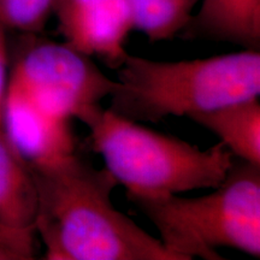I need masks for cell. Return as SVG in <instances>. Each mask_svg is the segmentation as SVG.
<instances>
[{
	"label": "cell",
	"mask_w": 260,
	"mask_h": 260,
	"mask_svg": "<svg viewBox=\"0 0 260 260\" xmlns=\"http://www.w3.org/2000/svg\"><path fill=\"white\" fill-rule=\"evenodd\" d=\"M38 193L34 230L47 260H176L158 237L116 209L109 171L74 153L29 167Z\"/></svg>",
	"instance_id": "obj_1"
},
{
	"label": "cell",
	"mask_w": 260,
	"mask_h": 260,
	"mask_svg": "<svg viewBox=\"0 0 260 260\" xmlns=\"http://www.w3.org/2000/svg\"><path fill=\"white\" fill-rule=\"evenodd\" d=\"M116 71L110 110L135 122L190 117L260 95L259 50L178 61L128 54Z\"/></svg>",
	"instance_id": "obj_2"
},
{
	"label": "cell",
	"mask_w": 260,
	"mask_h": 260,
	"mask_svg": "<svg viewBox=\"0 0 260 260\" xmlns=\"http://www.w3.org/2000/svg\"><path fill=\"white\" fill-rule=\"evenodd\" d=\"M88 141L126 198H153L216 188L235 157L222 142L201 149L99 106L82 122Z\"/></svg>",
	"instance_id": "obj_3"
},
{
	"label": "cell",
	"mask_w": 260,
	"mask_h": 260,
	"mask_svg": "<svg viewBox=\"0 0 260 260\" xmlns=\"http://www.w3.org/2000/svg\"><path fill=\"white\" fill-rule=\"evenodd\" d=\"M212 193L128 200L157 229L176 260H220L219 248L260 256V167L235 159Z\"/></svg>",
	"instance_id": "obj_4"
},
{
	"label": "cell",
	"mask_w": 260,
	"mask_h": 260,
	"mask_svg": "<svg viewBox=\"0 0 260 260\" xmlns=\"http://www.w3.org/2000/svg\"><path fill=\"white\" fill-rule=\"evenodd\" d=\"M24 35L11 58L9 89L40 111L83 122L115 90L117 81L109 79L92 58L65 42Z\"/></svg>",
	"instance_id": "obj_5"
},
{
	"label": "cell",
	"mask_w": 260,
	"mask_h": 260,
	"mask_svg": "<svg viewBox=\"0 0 260 260\" xmlns=\"http://www.w3.org/2000/svg\"><path fill=\"white\" fill-rule=\"evenodd\" d=\"M53 14L65 44L84 56L117 70L129 54L134 18L128 0H57Z\"/></svg>",
	"instance_id": "obj_6"
},
{
	"label": "cell",
	"mask_w": 260,
	"mask_h": 260,
	"mask_svg": "<svg viewBox=\"0 0 260 260\" xmlns=\"http://www.w3.org/2000/svg\"><path fill=\"white\" fill-rule=\"evenodd\" d=\"M3 124L6 138L29 167H41L77 152L71 122L46 115L8 88Z\"/></svg>",
	"instance_id": "obj_7"
},
{
	"label": "cell",
	"mask_w": 260,
	"mask_h": 260,
	"mask_svg": "<svg viewBox=\"0 0 260 260\" xmlns=\"http://www.w3.org/2000/svg\"><path fill=\"white\" fill-rule=\"evenodd\" d=\"M37 211L38 193L30 168L5 133H0V226L14 233L35 234Z\"/></svg>",
	"instance_id": "obj_8"
},
{
	"label": "cell",
	"mask_w": 260,
	"mask_h": 260,
	"mask_svg": "<svg viewBox=\"0 0 260 260\" xmlns=\"http://www.w3.org/2000/svg\"><path fill=\"white\" fill-rule=\"evenodd\" d=\"M200 4L184 30L259 50L260 0H200Z\"/></svg>",
	"instance_id": "obj_9"
},
{
	"label": "cell",
	"mask_w": 260,
	"mask_h": 260,
	"mask_svg": "<svg viewBox=\"0 0 260 260\" xmlns=\"http://www.w3.org/2000/svg\"><path fill=\"white\" fill-rule=\"evenodd\" d=\"M189 118L213 133L234 157L260 167L259 98L226 104Z\"/></svg>",
	"instance_id": "obj_10"
},
{
	"label": "cell",
	"mask_w": 260,
	"mask_h": 260,
	"mask_svg": "<svg viewBox=\"0 0 260 260\" xmlns=\"http://www.w3.org/2000/svg\"><path fill=\"white\" fill-rule=\"evenodd\" d=\"M134 29L151 41L169 40L189 24L200 0H128Z\"/></svg>",
	"instance_id": "obj_11"
},
{
	"label": "cell",
	"mask_w": 260,
	"mask_h": 260,
	"mask_svg": "<svg viewBox=\"0 0 260 260\" xmlns=\"http://www.w3.org/2000/svg\"><path fill=\"white\" fill-rule=\"evenodd\" d=\"M57 0H0V24L23 34H39L53 15Z\"/></svg>",
	"instance_id": "obj_12"
},
{
	"label": "cell",
	"mask_w": 260,
	"mask_h": 260,
	"mask_svg": "<svg viewBox=\"0 0 260 260\" xmlns=\"http://www.w3.org/2000/svg\"><path fill=\"white\" fill-rule=\"evenodd\" d=\"M35 235H17L0 229V260L34 258Z\"/></svg>",
	"instance_id": "obj_13"
},
{
	"label": "cell",
	"mask_w": 260,
	"mask_h": 260,
	"mask_svg": "<svg viewBox=\"0 0 260 260\" xmlns=\"http://www.w3.org/2000/svg\"><path fill=\"white\" fill-rule=\"evenodd\" d=\"M6 30L8 29L0 24V133H5L4 124H3V116H4L5 100L6 95H8L10 64H11Z\"/></svg>",
	"instance_id": "obj_14"
},
{
	"label": "cell",
	"mask_w": 260,
	"mask_h": 260,
	"mask_svg": "<svg viewBox=\"0 0 260 260\" xmlns=\"http://www.w3.org/2000/svg\"><path fill=\"white\" fill-rule=\"evenodd\" d=\"M0 229L4 230V232H8V233H11V234H17V235H35V234H19V233H14V232H10L8 229H4L3 226H0Z\"/></svg>",
	"instance_id": "obj_15"
}]
</instances>
